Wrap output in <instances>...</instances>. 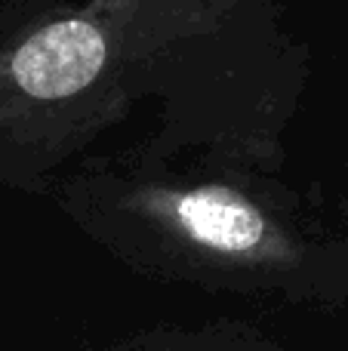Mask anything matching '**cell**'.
I'll return each mask as SVG.
<instances>
[{"instance_id": "cell-1", "label": "cell", "mask_w": 348, "mask_h": 351, "mask_svg": "<svg viewBox=\"0 0 348 351\" xmlns=\"http://www.w3.org/2000/svg\"><path fill=\"white\" fill-rule=\"evenodd\" d=\"M308 80L287 0H47L0 40V188L49 194L142 111L127 152L281 173Z\"/></svg>"}, {"instance_id": "cell-2", "label": "cell", "mask_w": 348, "mask_h": 351, "mask_svg": "<svg viewBox=\"0 0 348 351\" xmlns=\"http://www.w3.org/2000/svg\"><path fill=\"white\" fill-rule=\"evenodd\" d=\"M49 197L145 278L296 308H348V231L324 222L281 173L123 148L77 164Z\"/></svg>"}, {"instance_id": "cell-3", "label": "cell", "mask_w": 348, "mask_h": 351, "mask_svg": "<svg viewBox=\"0 0 348 351\" xmlns=\"http://www.w3.org/2000/svg\"><path fill=\"white\" fill-rule=\"evenodd\" d=\"M92 351H287L256 327L216 324V327H158Z\"/></svg>"}, {"instance_id": "cell-4", "label": "cell", "mask_w": 348, "mask_h": 351, "mask_svg": "<svg viewBox=\"0 0 348 351\" xmlns=\"http://www.w3.org/2000/svg\"><path fill=\"white\" fill-rule=\"evenodd\" d=\"M47 0H0V40L10 37L25 19H31Z\"/></svg>"}, {"instance_id": "cell-5", "label": "cell", "mask_w": 348, "mask_h": 351, "mask_svg": "<svg viewBox=\"0 0 348 351\" xmlns=\"http://www.w3.org/2000/svg\"><path fill=\"white\" fill-rule=\"evenodd\" d=\"M343 228L348 231V170H345V191H343Z\"/></svg>"}]
</instances>
